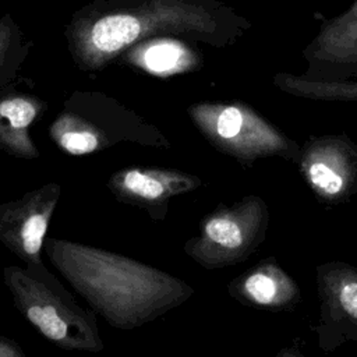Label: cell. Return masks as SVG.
<instances>
[{
  "mask_svg": "<svg viewBox=\"0 0 357 357\" xmlns=\"http://www.w3.org/2000/svg\"><path fill=\"white\" fill-rule=\"evenodd\" d=\"M50 264L109 325L128 331L184 304L194 289L184 280L130 257L49 237Z\"/></svg>",
  "mask_w": 357,
  "mask_h": 357,
  "instance_id": "6da1fadb",
  "label": "cell"
},
{
  "mask_svg": "<svg viewBox=\"0 0 357 357\" xmlns=\"http://www.w3.org/2000/svg\"><path fill=\"white\" fill-rule=\"evenodd\" d=\"M119 8L74 25L70 49L82 70H102L139 40L158 35H178L215 47L234 43L251 22L215 0H178Z\"/></svg>",
  "mask_w": 357,
  "mask_h": 357,
  "instance_id": "7a4b0ae2",
  "label": "cell"
},
{
  "mask_svg": "<svg viewBox=\"0 0 357 357\" xmlns=\"http://www.w3.org/2000/svg\"><path fill=\"white\" fill-rule=\"evenodd\" d=\"M3 279L15 308L50 343L68 351L105 349L96 312L79 305L43 262L6 266Z\"/></svg>",
  "mask_w": 357,
  "mask_h": 357,
  "instance_id": "3957f363",
  "label": "cell"
},
{
  "mask_svg": "<svg viewBox=\"0 0 357 357\" xmlns=\"http://www.w3.org/2000/svg\"><path fill=\"white\" fill-rule=\"evenodd\" d=\"M49 135L59 149L82 156L130 142L170 148L160 130L120 100L99 92H74L53 120Z\"/></svg>",
  "mask_w": 357,
  "mask_h": 357,
  "instance_id": "277c9868",
  "label": "cell"
},
{
  "mask_svg": "<svg viewBox=\"0 0 357 357\" xmlns=\"http://www.w3.org/2000/svg\"><path fill=\"white\" fill-rule=\"evenodd\" d=\"M188 116L215 149L243 167L265 158L294 163L298 159L300 145L243 102L194 103L188 107Z\"/></svg>",
  "mask_w": 357,
  "mask_h": 357,
  "instance_id": "5b68a950",
  "label": "cell"
},
{
  "mask_svg": "<svg viewBox=\"0 0 357 357\" xmlns=\"http://www.w3.org/2000/svg\"><path fill=\"white\" fill-rule=\"evenodd\" d=\"M268 226L266 202L258 195H247L206 215L198 233L184 243V252L205 269L227 268L259 248Z\"/></svg>",
  "mask_w": 357,
  "mask_h": 357,
  "instance_id": "8992f818",
  "label": "cell"
},
{
  "mask_svg": "<svg viewBox=\"0 0 357 357\" xmlns=\"http://www.w3.org/2000/svg\"><path fill=\"white\" fill-rule=\"evenodd\" d=\"M296 163L324 204H342L357 192V145L346 134L310 137L300 146Z\"/></svg>",
  "mask_w": 357,
  "mask_h": 357,
  "instance_id": "52a82bcc",
  "label": "cell"
},
{
  "mask_svg": "<svg viewBox=\"0 0 357 357\" xmlns=\"http://www.w3.org/2000/svg\"><path fill=\"white\" fill-rule=\"evenodd\" d=\"M61 197L59 183H47L0 204V243L26 265L43 262L47 227Z\"/></svg>",
  "mask_w": 357,
  "mask_h": 357,
  "instance_id": "ba28073f",
  "label": "cell"
},
{
  "mask_svg": "<svg viewBox=\"0 0 357 357\" xmlns=\"http://www.w3.org/2000/svg\"><path fill=\"white\" fill-rule=\"evenodd\" d=\"M321 318L314 331L318 346L332 351L357 342V268L343 261H329L315 271Z\"/></svg>",
  "mask_w": 357,
  "mask_h": 357,
  "instance_id": "9c48e42d",
  "label": "cell"
},
{
  "mask_svg": "<svg viewBox=\"0 0 357 357\" xmlns=\"http://www.w3.org/2000/svg\"><path fill=\"white\" fill-rule=\"evenodd\" d=\"M305 78L318 81L357 79V0L342 14L324 21L303 49Z\"/></svg>",
  "mask_w": 357,
  "mask_h": 357,
  "instance_id": "30bf717a",
  "label": "cell"
},
{
  "mask_svg": "<svg viewBox=\"0 0 357 357\" xmlns=\"http://www.w3.org/2000/svg\"><path fill=\"white\" fill-rule=\"evenodd\" d=\"M201 178L162 167H126L107 180L109 191L117 201L144 208L153 219H163L173 197L194 191Z\"/></svg>",
  "mask_w": 357,
  "mask_h": 357,
  "instance_id": "8fae6325",
  "label": "cell"
},
{
  "mask_svg": "<svg viewBox=\"0 0 357 357\" xmlns=\"http://www.w3.org/2000/svg\"><path fill=\"white\" fill-rule=\"evenodd\" d=\"M227 290L236 301L269 311H290L301 300L296 280L275 258L264 259L234 278Z\"/></svg>",
  "mask_w": 357,
  "mask_h": 357,
  "instance_id": "7c38bea8",
  "label": "cell"
},
{
  "mask_svg": "<svg viewBox=\"0 0 357 357\" xmlns=\"http://www.w3.org/2000/svg\"><path fill=\"white\" fill-rule=\"evenodd\" d=\"M45 112V102L22 92L0 93V151L14 158L35 159V146L29 127Z\"/></svg>",
  "mask_w": 357,
  "mask_h": 357,
  "instance_id": "4fadbf2b",
  "label": "cell"
},
{
  "mask_svg": "<svg viewBox=\"0 0 357 357\" xmlns=\"http://www.w3.org/2000/svg\"><path fill=\"white\" fill-rule=\"evenodd\" d=\"M126 57L132 66L158 77L194 71L202 64L198 52L180 40L167 38H155L141 45L135 43L127 52Z\"/></svg>",
  "mask_w": 357,
  "mask_h": 357,
  "instance_id": "5bb4252c",
  "label": "cell"
},
{
  "mask_svg": "<svg viewBox=\"0 0 357 357\" xmlns=\"http://www.w3.org/2000/svg\"><path fill=\"white\" fill-rule=\"evenodd\" d=\"M273 85L291 96L322 102H357V79L318 81L290 73H278Z\"/></svg>",
  "mask_w": 357,
  "mask_h": 357,
  "instance_id": "9a60e30c",
  "label": "cell"
},
{
  "mask_svg": "<svg viewBox=\"0 0 357 357\" xmlns=\"http://www.w3.org/2000/svg\"><path fill=\"white\" fill-rule=\"evenodd\" d=\"M24 56L25 53L18 43L13 40L11 33L0 29V86L15 79Z\"/></svg>",
  "mask_w": 357,
  "mask_h": 357,
  "instance_id": "2e32d148",
  "label": "cell"
},
{
  "mask_svg": "<svg viewBox=\"0 0 357 357\" xmlns=\"http://www.w3.org/2000/svg\"><path fill=\"white\" fill-rule=\"evenodd\" d=\"M21 347L11 339L0 336V357H24Z\"/></svg>",
  "mask_w": 357,
  "mask_h": 357,
  "instance_id": "e0dca14e",
  "label": "cell"
}]
</instances>
